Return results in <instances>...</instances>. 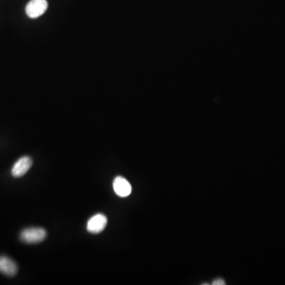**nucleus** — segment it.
Returning <instances> with one entry per match:
<instances>
[{"mask_svg": "<svg viewBox=\"0 0 285 285\" xmlns=\"http://www.w3.org/2000/svg\"><path fill=\"white\" fill-rule=\"evenodd\" d=\"M46 231L41 228H31L23 230L20 235L21 240L27 244H38L46 238Z\"/></svg>", "mask_w": 285, "mask_h": 285, "instance_id": "nucleus-1", "label": "nucleus"}, {"mask_svg": "<svg viewBox=\"0 0 285 285\" xmlns=\"http://www.w3.org/2000/svg\"><path fill=\"white\" fill-rule=\"evenodd\" d=\"M48 9L46 0H31L26 5V13L30 19H37L44 15Z\"/></svg>", "mask_w": 285, "mask_h": 285, "instance_id": "nucleus-2", "label": "nucleus"}, {"mask_svg": "<svg viewBox=\"0 0 285 285\" xmlns=\"http://www.w3.org/2000/svg\"><path fill=\"white\" fill-rule=\"evenodd\" d=\"M108 220L107 216L103 214H96L92 216L91 218L88 220L86 224V229L89 233L99 234L104 231L107 227Z\"/></svg>", "mask_w": 285, "mask_h": 285, "instance_id": "nucleus-3", "label": "nucleus"}, {"mask_svg": "<svg viewBox=\"0 0 285 285\" xmlns=\"http://www.w3.org/2000/svg\"><path fill=\"white\" fill-rule=\"evenodd\" d=\"M33 165V161L29 156L22 157L19 158L12 168V175L15 177H23L30 170Z\"/></svg>", "mask_w": 285, "mask_h": 285, "instance_id": "nucleus-4", "label": "nucleus"}, {"mask_svg": "<svg viewBox=\"0 0 285 285\" xmlns=\"http://www.w3.org/2000/svg\"><path fill=\"white\" fill-rule=\"evenodd\" d=\"M114 192L118 196L121 198H126L129 196L132 193V186L130 183L126 179L122 177H117L114 179Z\"/></svg>", "mask_w": 285, "mask_h": 285, "instance_id": "nucleus-5", "label": "nucleus"}, {"mask_svg": "<svg viewBox=\"0 0 285 285\" xmlns=\"http://www.w3.org/2000/svg\"><path fill=\"white\" fill-rule=\"evenodd\" d=\"M0 272L5 276H15L18 272V265L7 256H0Z\"/></svg>", "mask_w": 285, "mask_h": 285, "instance_id": "nucleus-6", "label": "nucleus"}, {"mask_svg": "<svg viewBox=\"0 0 285 285\" xmlns=\"http://www.w3.org/2000/svg\"><path fill=\"white\" fill-rule=\"evenodd\" d=\"M213 284L214 285H224L225 284V283H224V280H223V279H216V280H215L214 283H213Z\"/></svg>", "mask_w": 285, "mask_h": 285, "instance_id": "nucleus-7", "label": "nucleus"}]
</instances>
